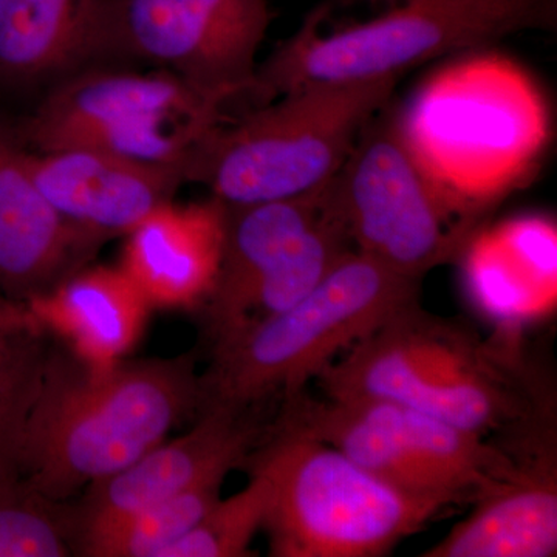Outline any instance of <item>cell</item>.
Instances as JSON below:
<instances>
[{"label": "cell", "instance_id": "1", "mask_svg": "<svg viewBox=\"0 0 557 557\" xmlns=\"http://www.w3.org/2000/svg\"><path fill=\"white\" fill-rule=\"evenodd\" d=\"M189 354L95 364L67 347L47 351L20 474L53 502L129 467L199 413L200 380Z\"/></svg>", "mask_w": 557, "mask_h": 557}, {"label": "cell", "instance_id": "18", "mask_svg": "<svg viewBox=\"0 0 557 557\" xmlns=\"http://www.w3.org/2000/svg\"><path fill=\"white\" fill-rule=\"evenodd\" d=\"M25 310L76 357L109 364L134 350L152 307L120 265H87Z\"/></svg>", "mask_w": 557, "mask_h": 557}, {"label": "cell", "instance_id": "4", "mask_svg": "<svg viewBox=\"0 0 557 557\" xmlns=\"http://www.w3.org/2000/svg\"><path fill=\"white\" fill-rule=\"evenodd\" d=\"M420 285L355 249L292 309L212 343L211 362L199 375V413L258 409L302 394L341 351L420 304Z\"/></svg>", "mask_w": 557, "mask_h": 557}, {"label": "cell", "instance_id": "7", "mask_svg": "<svg viewBox=\"0 0 557 557\" xmlns=\"http://www.w3.org/2000/svg\"><path fill=\"white\" fill-rule=\"evenodd\" d=\"M317 9L256 72L258 104L311 83L399 76L450 53L483 50L522 32H553L557 0H399L375 20L322 35Z\"/></svg>", "mask_w": 557, "mask_h": 557}, {"label": "cell", "instance_id": "8", "mask_svg": "<svg viewBox=\"0 0 557 557\" xmlns=\"http://www.w3.org/2000/svg\"><path fill=\"white\" fill-rule=\"evenodd\" d=\"M226 108L166 70L86 67L57 81L20 137L32 150H102L186 174Z\"/></svg>", "mask_w": 557, "mask_h": 557}, {"label": "cell", "instance_id": "10", "mask_svg": "<svg viewBox=\"0 0 557 557\" xmlns=\"http://www.w3.org/2000/svg\"><path fill=\"white\" fill-rule=\"evenodd\" d=\"M273 20L270 0H112V51L230 106L252 90Z\"/></svg>", "mask_w": 557, "mask_h": 557}, {"label": "cell", "instance_id": "2", "mask_svg": "<svg viewBox=\"0 0 557 557\" xmlns=\"http://www.w3.org/2000/svg\"><path fill=\"white\" fill-rule=\"evenodd\" d=\"M317 380L327 398L399 403L482 437L549 410L519 359L420 304L348 348Z\"/></svg>", "mask_w": 557, "mask_h": 557}, {"label": "cell", "instance_id": "23", "mask_svg": "<svg viewBox=\"0 0 557 557\" xmlns=\"http://www.w3.org/2000/svg\"><path fill=\"white\" fill-rule=\"evenodd\" d=\"M248 485L220 498L196 527L164 549L161 557L251 556V542L263 530L270 507V485L259 474H248Z\"/></svg>", "mask_w": 557, "mask_h": 557}, {"label": "cell", "instance_id": "17", "mask_svg": "<svg viewBox=\"0 0 557 557\" xmlns=\"http://www.w3.org/2000/svg\"><path fill=\"white\" fill-rule=\"evenodd\" d=\"M327 183L292 199L226 205L222 263L203 306L212 343L239 327L263 278L321 214Z\"/></svg>", "mask_w": 557, "mask_h": 557}, {"label": "cell", "instance_id": "15", "mask_svg": "<svg viewBox=\"0 0 557 557\" xmlns=\"http://www.w3.org/2000/svg\"><path fill=\"white\" fill-rule=\"evenodd\" d=\"M225 223L226 205L214 197L168 201L124 236L119 265L152 310L200 309L218 282Z\"/></svg>", "mask_w": 557, "mask_h": 557}, {"label": "cell", "instance_id": "3", "mask_svg": "<svg viewBox=\"0 0 557 557\" xmlns=\"http://www.w3.org/2000/svg\"><path fill=\"white\" fill-rule=\"evenodd\" d=\"M454 65L398 108L399 126L443 200L479 228L483 212L537 159L547 113L536 87L512 62L478 57Z\"/></svg>", "mask_w": 557, "mask_h": 557}, {"label": "cell", "instance_id": "14", "mask_svg": "<svg viewBox=\"0 0 557 557\" xmlns=\"http://www.w3.org/2000/svg\"><path fill=\"white\" fill-rule=\"evenodd\" d=\"M28 166L51 207L102 244L126 236L186 183L175 168L95 149H28Z\"/></svg>", "mask_w": 557, "mask_h": 557}, {"label": "cell", "instance_id": "6", "mask_svg": "<svg viewBox=\"0 0 557 557\" xmlns=\"http://www.w3.org/2000/svg\"><path fill=\"white\" fill-rule=\"evenodd\" d=\"M240 467L270 485L263 530L274 557H379L443 511L370 474L277 417Z\"/></svg>", "mask_w": 557, "mask_h": 557}, {"label": "cell", "instance_id": "12", "mask_svg": "<svg viewBox=\"0 0 557 557\" xmlns=\"http://www.w3.org/2000/svg\"><path fill=\"white\" fill-rule=\"evenodd\" d=\"M102 245L51 207L27 146L0 124V293L25 307L89 265Z\"/></svg>", "mask_w": 557, "mask_h": 557}, {"label": "cell", "instance_id": "9", "mask_svg": "<svg viewBox=\"0 0 557 557\" xmlns=\"http://www.w3.org/2000/svg\"><path fill=\"white\" fill-rule=\"evenodd\" d=\"M332 189L355 249L401 276L423 281L478 236L428 178L391 102L361 132Z\"/></svg>", "mask_w": 557, "mask_h": 557}, {"label": "cell", "instance_id": "19", "mask_svg": "<svg viewBox=\"0 0 557 557\" xmlns=\"http://www.w3.org/2000/svg\"><path fill=\"white\" fill-rule=\"evenodd\" d=\"M351 251H355L354 242L336 208L330 178L321 214L277 263L276 269L263 278L237 329L292 309L309 296Z\"/></svg>", "mask_w": 557, "mask_h": 557}, {"label": "cell", "instance_id": "13", "mask_svg": "<svg viewBox=\"0 0 557 557\" xmlns=\"http://www.w3.org/2000/svg\"><path fill=\"white\" fill-rule=\"evenodd\" d=\"M518 471L475 502L424 557H549L557 552L555 429L548 421L508 437Z\"/></svg>", "mask_w": 557, "mask_h": 557}, {"label": "cell", "instance_id": "25", "mask_svg": "<svg viewBox=\"0 0 557 557\" xmlns=\"http://www.w3.org/2000/svg\"><path fill=\"white\" fill-rule=\"evenodd\" d=\"M392 3L399 2V0H391Z\"/></svg>", "mask_w": 557, "mask_h": 557}, {"label": "cell", "instance_id": "24", "mask_svg": "<svg viewBox=\"0 0 557 557\" xmlns=\"http://www.w3.org/2000/svg\"><path fill=\"white\" fill-rule=\"evenodd\" d=\"M30 313L25 310V307L10 302V300L0 293V329L22 324V322L30 321Z\"/></svg>", "mask_w": 557, "mask_h": 557}, {"label": "cell", "instance_id": "20", "mask_svg": "<svg viewBox=\"0 0 557 557\" xmlns=\"http://www.w3.org/2000/svg\"><path fill=\"white\" fill-rule=\"evenodd\" d=\"M226 475H215L177 496L79 539L75 556L161 557L222 498Z\"/></svg>", "mask_w": 557, "mask_h": 557}, {"label": "cell", "instance_id": "5", "mask_svg": "<svg viewBox=\"0 0 557 557\" xmlns=\"http://www.w3.org/2000/svg\"><path fill=\"white\" fill-rule=\"evenodd\" d=\"M399 79L306 84L237 119L226 116L194 152L186 183L203 185L225 205L311 193L338 174Z\"/></svg>", "mask_w": 557, "mask_h": 557}, {"label": "cell", "instance_id": "16", "mask_svg": "<svg viewBox=\"0 0 557 557\" xmlns=\"http://www.w3.org/2000/svg\"><path fill=\"white\" fill-rule=\"evenodd\" d=\"M112 51V0H0V84L60 81Z\"/></svg>", "mask_w": 557, "mask_h": 557}, {"label": "cell", "instance_id": "22", "mask_svg": "<svg viewBox=\"0 0 557 557\" xmlns=\"http://www.w3.org/2000/svg\"><path fill=\"white\" fill-rule=\"evenodd\" d=\"M69 502H53L22 478L0 480V557H69Z\"/></svg>", "mask_w": 557, "mask_h": 557}, {"label": "cell", "instance_id": "11", "mask_svg": "<svg viewBox=\"0 0 557 557\" xmlns=\"http://www.w3.org/2000/svg\"><path fill=\"white\" fill-rule=\"evenodd\" d=\"M256 409L203 410L185 434L161 442L129 467L97 480L69 504L73 548L87 534L239 468L262 435Z\"/></svg>", "mask_w": 557, "mask_h": 557}, {"label": "cell", "instance_id": "21", "mask_svg": "<svg viewBox=\"0 0 557 557\" xmlns=\"http://www.w3.org/2000/svg\"><path fill=\"white\" fill-rule=\"evenodd\" d=\"M47 333L33 321L0 329V480L21 478L25 429L46 366Z\"/></svg>", "mask_w": 557, "mask_h": 557}]
</instances>
